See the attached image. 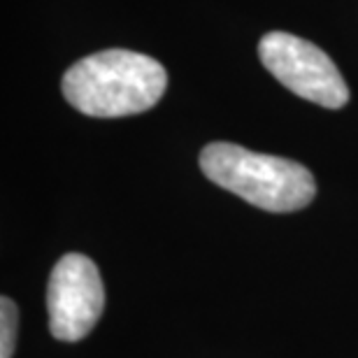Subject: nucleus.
Returning <instances> with one entry per match:
<instances>
[{
	"instance_id": "20e7f679",
	"label": "nucleus",
	"mask_w": 358,
	"mask_h": 358,
	"mask_svg": "<svg viewBox=\"0 0 358 358\" xmlns=\"http://www.w3.org/2000/svg\"><path fill=\"white\" fill-rule=\"evenodd\" d=\"M105 310L103 279L89 256L66 254L47 284L49 331L61 342L84 340Z\"/></svg>"
},
{
	"instance_id": "7ed1b4c3",
	"label": "nucleus",
	"mask_w": 358,
	"mask_h": 358,
	"mask_svg": "<svg viewBox=\"0 0 358 358\" xmlns=\"http://www.w3.org/2000/svg\"><path fill=\"white\" fill-rule=\"evenodd\" d=\"M261 63L296 96L328 110L349 103V89L338 66L324 49L291 33H268L259 42Z\"/></svg>"
},
{
	"instance_id": "39448f33",
	"label": "nucleus",
	"mask_w": 358,
	"mask_h": 358,
	"mask_svg": "<svg viewBox=\"0 0 358 358\" xmlns=\"http://www.w3.org/2000/svg\"><path fill=\"white\" fill-rule=\"evenodd\" d=\"M17 326H19V312L14 300L3 298L0 300V358H12L14 342H17Z\"/></svg>"
},
{
	"instance_id": "f257e3e1",
	"label": "nucleus",
	"mask_w": 358,
	"mask_h": 358,
	"mask_svg": "<svg viewBox=\"0 0 358 358\" xmlns=\"http://www.w3.org/2000/svg\"><path fill=\"white\" fill-rule=\"evenodd\" d=\"M63 96L87 117L117 119L147 112L168 89L159 61L128 49H107L84 56L63 75Z\"/></svg>"
},
{
	"instance_id": "f03ea898",
	"label": "nucleus",
	"mask_w": 358,
	"mask_h": 358,
	"mask_svg": "<svg viewBox=\"0 0 358 358\" xmlns=\"http://www.w3.org/2000/svg\"><path fill=\"white\" fill-rule=\"evenodd\" d=\"M200 170L210 182L266 212H298L317 196V182L305 166L233 142L207 145L200 152Z\"/></svg>"
}]
</instances>
